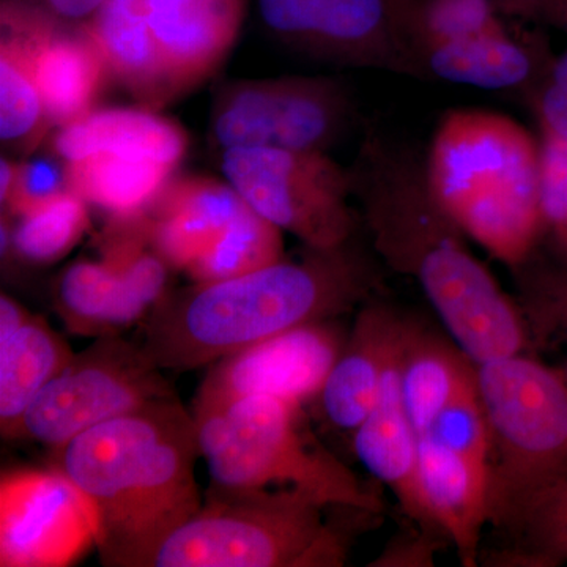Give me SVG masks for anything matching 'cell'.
<instances>
[{"label":"cell","mask_w":567,"mask_h":567,"mask_svg":"<svg viewBox=\"0 0 567 567\" xmlns=\"http://www.w3.org/2000/svg\"><path fill=\"white\" fill-rule=\"evenodd\" d=\"M35 71L52 126L66 125L91 112L104 80L111 76L87 28L70 31L50 10L40 25Z\"/></svg>","instance_id":"ffe728a7"},{"label":"cell","mask_w":567,"mask_h":567,"mask_svg":"<svg viewBox=\"0 0 567 567\" xmlns=\"http://www.w3.org/2000/svg\"><path fill=\"white\" fill-rule=\"evenodd\" d=\"M175 395L140 342L118 336L96 338L74 353L22 415L13 440L59 450L95 425Z\"/></svg>","instance_id":"9c48e42d"},{"label":"cell","mask_w":567,"mask_h":567,"mask_svg":"<svg viewBox=\"0 0 567 567\" xmlns=\"http://www.w3.org/2000/svg\"><path fill=\"white\" fill-rule=\"evenodd\" d=\"M44 9L62 20L78 21L91 18L106 0H40Z\"/></svg>","instance_id":"8d00e7d4"},{"label":"cell","mask_w":567,"mask_h":567,"mask_svg":"<svg viewBox=\"0 0 567 567\" xmlns=\"http://www.w3.org/2000/svg\"><path fill=\"white\" fill-rule=\"evenodd\" d=\"M17 164L9 158H2V162H0V204H2V207L9 200L11 188H13Z\"/></svg>","instance_id":"ab89813d"},{"label":"cell","mask_w":567,"mask_h":567,"mask_svg":"<svg viewBox=\"0 0 567 567\" xmlns=\"http://www.w3.org/2000/svg\"><path fill=\"white\" fill-rule=\"evenodd\" d=\"M425 175L432 196L466 238L517 270L544 230L540 145L499 112L462 107L436 126Z\"/></svg>","instance_id":"277c9868"},{"label":"cell","mask_w":567,"mask_h":567,"mask_svg":"<svg viewBox=\"0 0 567 567\" xmlns=\"http://www.w3.org/2000/svg\"><path fill=\"white\" fill-rule=\"evenodd\" d=\"M417 61L440 80L487 91L517 87L533 70L528 51L506 32L435 44L421 51Z\"/></svg>","instance_id":"4316f807"},{"label":"cell","mask_w":567,"mask_h":567,"mask_svg":"<svg viewBox=\"0 0 567 567\" xmlns=\"http://www.w3.org/2000/svg\"><path fill=\"white\" fill-rule=\"evenodd\" d=\"M178 91L212 76L233 50L246 0H141Z\"/></svg>","instance_id":"2e32d148"},{"label":"cell","mask_w":567,"mask_h":567,"mask_svg":"<svg viewBox=\"0 0 567 567\" xmlns=\"http://www.w3.org/2000/svg\"><path fill=\"white\" fill-rule=\"evenodd\" d=\"M85 28L102 51L111 76L140 102L155 110L181 93L141 0H106Z\"/></svg>","instance_id":"7402d4cb"},{"label":"cell","mask_w":567,"mask_h":567,"mask_svg":"<svg viewBox=\"0 0 567 567\" xmlns=\"http://www.w3.org/2000/svg\"><path fill=\"white\" fill-rule=\"evenodd\" d=\"M405 334L390 358L374 406L353 431V451L364 468L390 487L405 516L413 520L417 529L446 539L427 513L421 494L417 435L406 413L399 375Z\"/></svg>","instance_id":"5bb4252c"},{"label":"cell","mask_w":567,"mask_h":567,"mask_svg":"<svg viewBox=\"0 0 567 567\" xmlns=\"http://www.w3.org/2000/svg\"><path fill=\"white\" fill-rule=\"evenodd\" d=\"M511 536L507 566H554L567 561V468L529 495L502 528Z\"/></svg>","instance_id":"83f0119b"},{"label":"cell","mask_w":567,"mask_h":567,"mask_svg":"<svg viewBox=\"0 0 567 567\" xmlns=\"http://www.w3.org/2000/svg\"><path fill=\"white\" fill-rule=\"evenodd\" d=\"M55 311L71 333L104 338L144 322L151 309L103 260L71 264L55 286Z\"/></svg>","instance_id":"603a6c76"},{"label":"cell","mask_w":567,"mask_h":567,"mask_svg":"<svg viewBox=\"0 0 567 567\" xmlns=\"http://www.w3.org/2000/svg\"><path fill=\"white\" fill-rule=\"evenodd\" d=\"M417 476L432 520L456 548L464 566H476L488 524V472L429 436H417Z\"/></svg>","instance_id":"d6986e66"},{"label":"cell","mask_w":567,"mask_h":567,"mask_svg":"<svg viewBox=\"0 0 567 567\" xmlns=\"http://www.w3.org/2000/svg\"><path fill=\"white\" fill-rule=\"evenodd\" d=\"M91 546V507L58 468L18 470L2 476L0 566H69Z\"/></svg>","instance_id":"4fadbf2b"},{"label":"cell","mask_w":567,"mask_h":567,"mask_svg":"<svg viewBox=\"0 0 567 567\" xmlns=\"http://www.w3.org/2000/svg\"><path fill=\"white\" fill-rule=\"evenodd\" d=\"M70 189L110 218L142 215L158 199L175 169L155 159L92 155L66 163Z\"/></svg>","instance_id":"484cf974"},{"label":"cell","mask_w":567,"mask_h":567,"mask_svg":"<svg viewBox=\"0 0 567 567\" xmlns=\"http://www.w3.org/2000/svg\"><path fill=\"white\" fill-rule=\"evenodd\" d=\"M221 171L249 207L308 248H336L357 235L349 171L327 153L229 148Z\"/></svg>","instance_id":"ba28073f"},{"label":"cell","mask_w":567,"mask_h":567,"mask_svg":"<svg viewBox=\"0 0 567 567\" xmlns=\"http://www.w3.org/2000/svg\"><path fill=\"white\" fill-rule=\"evenodd\" d=\"M282 257V230L245 204L221 237L186 274L197 284L224 281L251 274Z\"/></svg>","instance_id":"f1b7e54d"},{"label":"cell","mask_w":567,"mask_h":567,"mask_svg":"<svg viewBox=\"0 0 567 567\" xmlns=\"http://www.w3.org/2000/svg\"><path fill=\"white\" fill-rule=\"evenodd\" d=\"M338 319L306 323L246 347L210 364L193 412L249 398L270 395L308 404L316 401L338 360L347 334Z\"/></svg>","instance_id":"7c38bea8"},{"label":"cell","mask_w":567,"mask_h":567,"mask_svg":"<svg viewBox=\"0 0 567 567\" xmlns=\"http://www.w3.org/2000/svg\"><path fill=\"white\" fill-rule=\"evenodd\" d=\"M475 368L491 435L488 524L499 529L567 468V380L520 353Z\"/></svg>","instance_id":"52a82bcc"},{"label":"cell","mask_w":567,"mask_h":567,"mask_svg":"<svg viewBox=\"0 0 567 567\" xmlns=\"http://www.w3.org/2000/svg\"><path fill=\"white\" fill-rule=\"evenodd\" d=\"M421 436L435 440L440 445L456 451L488 472L491 435L486 410L477 391L476 377L458 391L456 398L443 409L429 431Z\"/></svg>","instance_id":"1f68e13d"},{"label":"cell","mask_w":567,"mask_h":567,"mask_svg":"<svg viewBox=\"0 0 567 567\" xmlns=\"http://www.w3.org/2000/svg\"><path fill=\"white\" fill-rule=\"evenodd\" d=\"M349 174L372 249L420 284L458 349L475 364L520 353L516 306L436 204L415 153L369 133Z\"/></svg>","instance_id":"6da1fadb"},{"label":"cell","mask_w":567,"mask_h":567,"mask_svg":"<svg viewBox=\"0 0 567 567\" xmlns=\"http://www.w3.org/2000/svg\"><path fill=\"white\" fill-rule=\"evenodd\" d=\"M71 192L69 169L62 158L37 156L17 164V177L3 208L14 218L40 210L44 205Z\"/></svg>","instance_id":"d6a6232c"},{"label":"cell","mask_w":567,"mask_h":567,"mask_svg":"<svg viewBox=\"0 0 567 567\" xmlns=\"http://www.w3.org/2000/svg\"><path fill=\"white\" fill-rule=\"evenodd\" d=\"M409 324L374 298L361 306L346 344L316 398L328 424L353 432L363 423L375 404L390 358Z\"/></svg>","instance_id":"9a60e30c"},{"label":"cell","mask_w":567,"mask_h":567,"mask_svg":"<svg viewBox=\"0 0 567 567\" xmlns=\"http://www.w3.org/2000/svg\"><path fill=\"white\" fill-rule=\"evenodd\" d=\"M315 496L293 487L213 486L151 567H339L349 536Z\"/></svg>","instance_id":"5b68a950"},{"label":"cell","mask_w":567,"mask_h":567,"mask_svg":"<svg viewBox=\"0 0 567 567\" xmlns=\"http://www.w3.org/2000/svg\"><path fill=\"white\" fill-rule=\"evenodd\" d=\"M539 287V293L546 297V305L558 309L559 319L567 322V278L544 279V281H540Z\"/></svg>","instance_id":"f35d334b"},{"label":"cell","mask_w":567,"mask_h":567,"mask_svg":"<svg viewBox=\"0 0 567 567\" xmlns=\"http://www.w3.org/2000/svg\"><path fill=\"white\" fill-rule=\"evenodd\" d=\"M380 265L354 238L300 259L167 293L142 322L140 346L163 371H193L306 323L341 319L374 298Z\"/></svg>","instance_id":"7a4b0ae2"},{"label":"cell","mask_w":567,"mask_h":567,"mask_svg":"<svg viewBox=\"0 0 567 567\" xmlns=\"http://www.w3.org/2000/svg\"><path fill=\"white\" fill-rule=\"evenodd\" d=\"M540 204L544 230L567 256V140L547 130L540 144Z\"/></svg>","instance_id":"836d02e7"},{"label":"cell","mask_w":567,"mask_h":567,"mask_svg":"<svg viewBox=\"0 0 567 567\" xmlns=\"http://www.w3.org/2000/svg\"><path fill=\"white\" fill-rule=\"evenodd\" d=\"M48 9L3 0L0 25V140L21 153L39 148L51 123L37 82V40Z\"/></svg>","instance_id":"ac0fdd59"},{"label":"cell","mask_w":567,"mask_h":567,"mask_svg":"<svg viewBox=\"0 0 567 567\" xmlns=\"http://www.w3.org/2000/svg\"><path fill=\"white\" fill-rule=\"evenodd\" d=\"M496 33H505V29L496 20L491 0H429L406 39L420 65V52L435 44Z\"/></svg>","instance_id":"4dcf8cb0"},{"label":"cell","mask_w":567,"mask_h":567,"mask_svg":"<svg viewBox=\"0 0 567 567\" xmlns=\"http://www.w3.org/2000/svg\"><path fill=\"white\" fill-rule=\"evenodd\" d=\"M445 537L429 535L420 532L415 539L390 548L383 557L372 563V566H432L434 565V551L439 550L440 540Z\"/></svg>","instance_id":"d590c367"},{"label":"cell","mask_w":567,"mask_h":567,"mask_svg":"<svg viewBox=\"0 0 567 567\" xmlns=\"http://www.w3.org/2000/svg\"><path fill=\"white\" fill-rule=\"evenodd\" d=\"M31 317V312L17 300L2 293L0 297V342L7 341Z\"/></svg>","instance_id":"74e56055"},{"label":"cell","mask_w":567,"mask_h":567,"mask_svg":"<svg viewBox=\"0 0 567 567\" xmlns=\"http://www.w3.org/2000/svg\"><path fill=\"white\" fill-rule=\"evenodd\" d=\"M540 115L544 130L567 140V54L555 65L543 100Z\"/></svg>","instance_id":"e575fe53"},{"label":"cell","mask_w":567,"mask_h":567,"mask_svg":"<svg viewBox=\"0 0 567 567\" xmlns=\"http://www.w3.org/2000/svg\"><path fill=\"white\" fill-rule=\"evenodd\" d=\"M301 406L249 395L192 412L213 486L293 487L327 506L380 513L379 496L309 434Z\"/></svg>","instance_id":"8992f818"},{"label":"cell","mask_w":567,"mask_h":567,"mask_svg":"<svg viewBox=\"0 0 567 567\" xmlns=\"http://www.w3.org/2000/svg\"><path fill=\"white\" fill-rule=\"evenodd\" d=\"M65 339L39 316L0 342V432L13 440L18 424L37 395L70 363Z\"/></svg>","instance_id":"d4e9b609"},{"label":"cell","mask_w":567,"mask_h":567,"mask_svg":"<svg viewBox=\"0 0 567 567\" xmlns=\"http://www.w3.org/2000/svg\"><path fill=\"white\" fill-rule=\"evenodd\" d=\"M196 425L177 395L89 429L54 451L84 496L107 567H151L155 551L203 506Z\"/></svg>","instance_id":"3957f363"},{"label":"cell","mask_w":567,"mask_h":567,"mask_svg":"<svg viewBox=\"0 0 567 567\" xmlns=\"http://www.w3.org/2000/svg\"><path fill=\"white\" fill-rule=\"evenodd\" d=\"M264 24L320 61L416 74L420 65L386 0H257Z\"/></svg>","instance_id":"8fae6325"},{"label":"cell","mask_w":567,"mask_h":567,"mask_svg":"<svg viewBox=\"0 0 567 567\" xmlns=\"http://www.w3.org/2000/svg\"><path fill=\"white\" fill-rule=\"evenodd\" d=\"M52 147L65 163L106 153L175 167L185 156L188 137L177 123L151 110L107 107L59 126Z\"/></svg>","instance_id":"44dd1931"},{"label":"cell","mask_w":567,"mask_h":567,"mask_svg":"<svg viewBox=\"0 0 567 567\" xmlns=\"http://www.w3.org/2000/svg\"><path fill=\"white\" fill-rule=\"evenodd\" d=\"M17 219L11 227V252L32 265L59 262L91 227L87 203L73 192Z\"/></svg>","instance_id":"f546056e"},{"label":"cell","mask_w":567,"mask_h":567,"mask_svg":"<svg viewBox=\"0 0 567 567\" xmlns=\"http://www.w3.org/2000/svg\"><path fill=\"white\" fill-rule=\"evenodd\" d=\"M354 104L333 78L284 76L226 85L212 110L221 151L240 147L327 153L352 126Z\"/></svg>","instance_id":"30bf717a"},{"label":"cell","mask_w":567,"mask_h":567,"mask_svg":"<svg viewBox=\"0 0 567 567\" xmlns=\"http://www.w3.org/2000/svg\"><path fill=\"white\" fill-rule=\"evenodd\" d=\"M402 399L416 435L429 431L443 409L476 377L462 349L410 323L399 361Z\"/></svg>","instance_id":"cb8c5ba5"},{"label":"cell","mask_w":567,"mask_h":567,"mask_svg":"<svg viewBox=\"0 0 567 567\" xmlns=\"http://www.w3.org/2000/svg\"><path fill=\"white\" fill-rule=\"evenodd\" d=\"M245 204L230 183L216 178L167 183L145 212L152 244L171 267L186 271L221 237Z\"/></svg>","instance_id":"e0dca14e"}]
</instances>
